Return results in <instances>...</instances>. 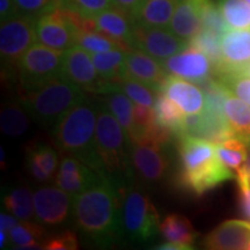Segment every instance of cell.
<instances>
[{"instance_id":"obj_1","label":"cell","mask_w":250,"mask_h":250,"mask_svg":"<svg viewBox=\"0 0 250 250\" xmlns=\"http://www.w3.org/2000/svg\"><path fill=\"white\" fill-rule=\"evenodd\" d=\"M72 212L80 232L95 245H115L124 234L122 188L109 177L74 196Z\"/></svg>"},{"instance_id":"obj_2","label":"cell","mask_w":250,"mask_h":250,"mask_svg":"<svg viewBox=\"0 0 250 250\" xmlns=\"http://www.w3.org/2000/svg\"><path fill=\"white\" fill-rule=\"evenodd\" d=\"M177 139L181 187L197 196H202L219 184L236 177L220 161L215 143L188 134H180Z\"/></svg>"},{"instance_id":"obj_3","label":"cell","mask_w":250,"mask_h":250,"mask_svg":"<svg viewBox=\"0 0 250 250\" xmlns=\"http://www.w3.org/2000/svg\"><path fill=\"white\" fill-rule=\"evenodd\" d=\"M98 112L99 109L87 99L62 115L51 129V133L61 151L76 156L102 175L95 139Z\"/></svg>"},{"instance_id":"obj_4","label":"cell","mask_w":250,"mask_h":250,"mask_svg":"<svg viewBox=\"0 0 250 250\" xmlns=\"http://www.w3.org/2000/svg\"><path fill=\"white\" fill-rule=\"evenodd\" d=\"M96 152L103 176L121 188L133 182L131 139L108 108H100L96 122Z\"/></svg>"},{"instance_id":"obj_5","label":"cell","mask_w":250,"mask_h":250,"mask_svg":"<svg viewBox=\"0 0 250 250\" xmlns=\"http://www.w3.org/2000/svg\"><path fill=\"white\" fill-rule=\"evenodd\" d=\"M85 100L86 90L64 76L52 78L29 89L20 90V102L29 116L50 129L62 115Z\"/></svg>"},{"instance_id":"obj_6","label":"cell","mask_w":250,"mask_h":250,"mask_svg":"<svg viewBox=\"0 0 250 250\" xmlns=\"http://www.w3.org/2000/svg\"><path fill=\"white\" fill-rule=\"evenodd\" d=\"M122 224L125 235L136 242L153 239L160 228V215L155 205L133 182L122 188Z\"/></svg>"},{"instance_id":"obj_7","label":"cell","mask_w":250,"mask_h":250,"mask_svg":"<svg viewBox=\"0 0 250 250\" xmlns=\"http://www.w3.org/2000/svg\"><path fill=\"white\" fill-rule=\"evenodd\" d=\"M64 56V50L35 43L18 65L20 90L29 89L52 78L62 76Z\"/></svg>"},{"instance_id":"obj_8","label":"cell","mask_w":250,"mask_h":250,"mask_svg":"<svg viewBox=\"0 0 250 250\" xmlns=\"http://www.w3.org/2000/svg\"><path fill=\"white\" fill-rule=\"evenodd\" d=\"M37 19L28 15L2 21L0 27V55L2 64L17 67L23 55L39 42L36 31Z\"/></svg>"},{"instance_id":"obj_9","label":"cell","mask_w":250,"mask_h":250,"mask_svg":"<svg viewBox=\"0 0 250 250\" xmlns=\"http://www.w3.org/2000/svg\"><path fill=\"white\" fill-rule=\"evenodd\" d=\"M165 144L151 137L131 142V161L134 174L147 184L160 183L169 169V159Z\"/></svg>"},{"instance_id":"obj_10","label":"cell","mask_w":250,"mask_h":250,"mask_svg":"<svg viewBox=\"0 0 250 250\" xmlns=\"http://www.w3.org/2000/svg\"><path fill=\"white\" fill-rule=\"evenodd\" d=\"M62 76L88 93L107 95L109 93L120 90L116 83L102 79L96 71L92 56L78 44L65 50Z\"/></svg>"},{"instance_id":"obj_11","label":"cell","mask_w":250,"mask_h":250,"mask_svg":"<svg viewBox=\"0 0 250 250\" xmlns=\"http://www.w3.org/2000/svg\"><path fill=\"white\" fill-rule=\"evenodd\" d=\"M37 40L57 50H67L77 44L78 27L73 12L57 8L37 19Z\"/></svg>"},{"instance_id":"obj_12","label":"cell","mask_w":250,"mask_h":250,"mask_svg":"<svg viewBox=\"0 0 250 250\" xmlns=\"http://www.w3.org/2000/svg\"><path fill=\"white\" fill-rule=\"evenodd\" d=\"M188 46L189 41L175 35L169 28L143 27L138 24L133 27V48L142 50L160 62L180 54Z\"/></svg>"},{"instance_id":"obj_13","label":"cell","mask_w":250,"mask_h":250,"mask_svg":"<svg viewBox=\"0 0 250 250\" xmlns=\"http://www.w3.org/2000/svg\"><path fill=\"white\" fill-rule=\"evenodd\" d=\"M35 219L44 227L61 226L73 208L70 193L57 187H42L34 192Z\"/></svg>"},{"instance_id":"obj_14","label":"cell","mask_w":250,"mask_h":250,"mask_svg":"<svg viewBox=\"0 0 250 250\" xmlns=\"http://www.w3.org/2000/svg\"><path fill=\"white\" fill-rule=\"evenodd\" d=\"M165 71L169 76L182 78L188 81L202 85L212 78L213 62L204 52L190 45L180 54H176L161 62Z\"/></svg>"},{"instance_id":"obj_15","label":"cell","mask_w":250,"mask_h":250,"mask_svg":"<svg viewBox=\"0 0 250 250\" xmlns=\"http://www.w3.org/2000/svg\"><path fill=\"white\" fill-rule=\"evenodd\" d=\"M102 175L95 171L92 167L83 162L76 156H65L59 165L56 175V186L76 196L78 193L89 189L102 179Z\"/></svg>"},{"instance_id":"obj_16","label":"cell","mask_w":250,"mask_h":250,"mask_svg":"<svg viewBox=\"0 0 250 250\" xmlns=\"http://www.w3.org/2000/svg\"><path fill=\"white\" fill-rule=\"evenodd\" d=\"M169 74L162 62L139 49H132L125 55V78H130L160 90Z\"/></svg>"},{"instance_id":"obj_17","label":"cell","mask_w":250,"mask_h":250,"mask_svg":"<svg viewBox=\"0 0 250 250\" xmlns=\"http://www.w3.org/2000/svg\"><path fill=\"white\" fill-rule=\"evenodd\" d=\"M250 242V221L232 219L215 227L204 239V246L213 250L247 249Z\"/></svg>"},{"instance_id":"obj_18","label":"cell","mask_w":250,"mask_h":250,"mask_svg":"<svg viewBox=\"0 0 250 250\" xmlns=\"http://www.w3.org/2000/svg\"><path fill=\"white\" fill-rule=\"evenodd\" d=\"M250 62V29H229L221 37L219 72L240 70Z\"/></svg>"},{"instance_id":"obj_19","label":"cell","mask_w":250,"mask_h":250,"mask_svg":"<svg viewBox=\"0 0 250 250\" xmlns=\"http://www.w3.org/2000/svg\"><path fill=\"white\" fill-rule=\"evenodd\" d=\"M160 90L176 102L186 115L204 111L206 105L204 90L191 81L175 76H168Z\"/></svg>"},{"instance_id":"obj_20","label":"cell","mask_w":250,"mask_h":250,"mask_svg":"<svg viewBox=\"0 0 250 250\" xmlns=\"http://www.w3.org/2000/svg\"><path fill=\"white\" fill-rule=\"evenodd\" d=\"M95 29L118 41L125 51L133 48V21L130 14L117 8L116 6L102 12L93 18Z\"/></svg>"},{"instance_id":"obj_21","label":"cell","mask_w":250,"mask_h":250,"mask_svg":"<svg viewBox=\"0 0 250 250\" xmlns=\"http://www.w3.org/2000/svg\"><path fill=\"white\" fill-rule=\"evenodd\" d=\"M208 1V0H181L168 28L175 35L190 42L203 28V13Z\"/></svg>"},{"instance_id":"obj_22","label":"cell","mask_w":250,"mask_h":250,"mask_svg":"<svg viewBox=\"0 0 250 250\" xmlns=\"http://www.w3.org/2000/svg\"><path fill=\"white\" fill-rule=\"evenodd\" d=\"M181 0H143L131 14L134 24L143 27L168 28Z\"/></svg>"},{"instance_id":"obj_23","label":"cell","mask_w":250,"mask_h":250,"mask_svg":"<svg viewBox=\"0 0 250 250\" xmlns=\"http://www.w3.org/2000/svg\"><path fill=\"white\" fill-rule=\"evenodd\" d=\"M27 167L37 182H48L58 166V153L46 144H34L27 151Z\"/></svg>"},{"instance_id":"obj_24","label":"cell","mask_w":250,"mask_h":250,"mask_svg":"<svg viewBox=\"0 0 250 250\" xmlns=\"http://www.w3.org/2000/svg\"><path fill=\"white\" fill-rule=\"evenodd\" d=\"M224 114L230 130L250 145V105L228 92L224 102Z\"/></svg>"},{"instance_id":"obj_25","label":"cell","mask_w":250,"mask_h":250,"mask_svg":"<svg viewBox=\"0 0 250 250\" xmlns=\"http://www.w3.org/2000/svg\"><path fill=\"white\" fill-rule=\"evenodd\" d=\"M159 232L167 241L181 243L191 249H193V245L198 237V233L196 232L189 219L177 213L167 215L165 220L161 221Z\"/></svg>"},{"instance_id":"obj_26","label":"cell","mask_w":250,"mask_h":250,"mask_svg":"<svg viewBox=\"0 0 250 250\" xmlns=\"http://www.w3.org/2000/svg\"><path fill=\"white\" fill-rule=\"evenodd\" d=\"M125 55L126 51L124 50H110L90 54L96 71L102 79L116 85H120L125 78Z\"/></svg>"},{"instance_id":"obj_27","label":"cell","mask_w":250,"mask_h":250,"mask_svg":"<svg viewBox=\"0 0 250 250\" xmlns=\"http://www.w3.org/2000/svg\"><path fill=\"white\" fill-rule=\"evenodd\" d=\"M107 108L112 112V115L117 118V121L129 134L131 142L138 139L139 133L136 123H134V102L122 90H116V92L107 94Z\"/></svg>"},{"instance_id":"obj_28","label":"cell","mask_w":250,"mask_h":250,"mask_svg":"<svg viewBox=\"0 0 250 250\" xmlns=\"http://www.w3.org/2000/svg\"><path fill=\"white\" fill-rule=\"evenodd\" d=\"M219 159L234 174L245 169L248 159V144L239 137H229L215 144Z\"/></svg>"},{"instance_id":"obj_29","label":"cell","mask_w":250,"mask_h":250,"mask_svg":"<svg viewBox=\"0 0 250 250\" xmlns=\"http://www.w3.org/2000/svg\"><path fill=\"white\" fill-rule=\"evenodd\" d=\"M154 109L156 123L171 131L174 136L180 134L182 130L183 120L186 117V114L180 105L168 98L164 92L159 90Z\"/></svg>"},{"instance_id":"obj_30","label":"cell","mask_w":250,"mask_h":250,"mask_svg":"<svg viewBox=\"0 0 250 250\" xmlns=\"http://www.w3.org/2000/svg\"><path fill=\"white\" fill-rule=\"evenodd\" d=\"M46 232L42 225L22 220L9 232V241L17 249H43Z\"/></svg>"},{"instance_id":"obj_31","label":"cell","mask_w":250,"mask_h":250,"mask_svg":"<svg viewBox=\"0 0 250 250\" xmlns=\"http://www.w3.org/2000/svg\"><path fill=\"white\" fill-rule=\"evenodd\" d=\"M28 111L22 103H6L0 112V127L8 137H20L29 126Z\"/></svg>"},{"instance_id":"obj_32","label":"cell","mask_w":250,"mask_h":250,"mask_svg":"<svg viewBox=\"0 0 250 250\" xmlns=\"http://www.w3.org/2000/svg\"><path fill=\"white\" fill-rule=\"evenodd\" d=\"M2 203L6 210L19 220H30L35 215L34 195H31L29 188L26 186L14 188L8 191L2 198Z\"/></svg>"},{"instance_id":"obj_33","label":"cell","mask_w":250,"mask_h":250,"mask_svg":"<svg viewBox=\"0 0 250 250\" xmlns=\"http://www.w3.org/2000/svg\"><path fill=\"white\" fill-rule=\"evenodd\" d=\"M217 4L229 29H250V5L246 0H218Z\"/></svg>"},{"instance_id":"obj_34","label":"cell","mask_w":250,"mask_h":250,"mask_svg":"<svg viewBox=\"0 0 250 250\" xmlns=\"http://www.w3.org/2000/svg\"><path fill=\"white\" fill-rule=\"evenodd\" d=\"M77 44L83 48L89 54L110 51V50H124V46L112 37L105 35L99 30H78Z\"/></svg>"},{"instance_id":"obj_35","label":"cell","mask_w":250,"mask_h":250,"mask_svg":"<svg viewBox=\"0 0 250 250\" xmlns=\"http://www.w3.org/2000/svg\"><path fill=\"white\" fill-rule=\"evenodd\" d=\"M221 35L214 31L202 28L195 37L190 40V45L195 46L208 56L213 62L214 70H218L221 65Z\"/></svg>"},{"instance_id":"obj_36","label":"cell","mask_w":250,"mask_h":250,"mask_svg":"<svg viewBox=\"0 0 250 250\" xmlns=\"http://www.w3.org/2000/svg\"><path fill=\"white\" fill-rule=\"evenodd\" d=\"M118 87H120V90L126 94L134 103L148 105V107L155 105L159 90L152 88L151 86L134 79H130V78H124Z\"/></svg>"},{"instance_id":"obj_37","label":"cell","mask_w":250,"mask_h":250,"mask_svg":"<svg viewBox=\"0 0 250 250\" xmlns=\"http://www.w3.org/2000/svg\"><path fill=\"white\" fill-rule=\"evenodd\" d=\"M217 79L234 95L250 105V77L240 70L219 72Z\"/></svg>"},{"instance_id":"obj_38","label":"cell","mask_w":250,"mask_h":250,"mask_svg":"<svg viewBox=\"0 0 250 250\" xmlns=\"http://www.w3.org/2000/svg\"><path fill=\"white\" fill-rule=\"evenodd\" d=\"M112 7H115L114 0H62L61 5V8L74 12L86 19L95 18Z\"/></svg>"},{"instance_id":"obj_39","label":"cell","mask_w":250,"mask_h":250,"mask_svg":"<svg viewBox=\"0 0 250 250\" xmlns=\"http://www.w3.org/2000/svg\"><path fill=\"white\" fill-rule=\"evenodd\" d=\"M18 13L39 19L43 14L61 8L62 0H14Z\"/></svg>"},{"instance_id":"obj_40","label":"cell","mask_w":250,"mask_h":250,"mask_svg":"<svg viewBox=\"0 0 250 250\" xmlns=\"http://www.w3.org/2000/svg\"><path fill=\"white\" fill-rule=\"evenodd\" d=\"M203 28L214 31L221 36L229 30L220 9L218 7V4H215L213 0H208L206 2L204 13H203Z\"/></svg>"},{"instance_id":"obj_41","label":"cell","mask_w":250,"mask_h":250,"mask_svg":"<svg viewBox=\"0 0 250 250\" xmlns=\"http://www.w3.org/2000/svg\"><path fill=\"white\" fill-rule=\"evenodd\" d=\"M133 117L134 123H136L137 129H138V139L140 137H143L144 134L147 133L156 124V115L154 107H148V105L134 103Z\"/></svg>"},{"instance_id":"obj_42","label":"cell","mask_w":250,"mask_h":250,"mask_svg":"<svg viewBox=\"0 0 250 250\" xmlns=\"http://www.w3.org/2000/svg\"><path fill=\"white\" fill-rule=\"evenodd\" d=\"M78 248H79V240L71 230L49 237L43 243V249L46 250H77Z\"/></svg>"},{"instance_id":"obj_43","label":"cell","mask_w":250,"mask_h":250,"mask_svg":"<svg viewBox=\"0 0 250 250\" xmlns=\"http://www.w3.org/2000/svg\"><path fill=\"white\" fill-rule=\"evenodd\" d=\"M235 179L240 189V210L243 218L250 221V179L246 169L237 173Z\"/></svg>"},{"instance_id":"obj_44","label":"cell","mask_w":250,"mask_h":250,"mask_svg":"<svg viewBox=\"0 0 250 250\" xmlns=\"http://www.w3.org/2000/svg\"><path fill=\"white\" fill-rule=\"evenodd\" d=\"M19 15L14 0H0V19L2 21L8 20Z\"/></svg>"},{"instance_id":"obj_45","label":"cell","mask_w":250,"mask_h":250,"mask_svg":"<svg viewBox=\"0 0 250 250\" xmlns=\"http://www.w3.org/2000/svg\"><path fill=\"white\" fill-rule=\"evenodd\" d=\"M142 2L143 0H114V4L117 8L122 9L125 13L130 15L139 7V5L142 4Z\"/></svg>"},{"instance_id":"obj_46","label":"cell","mask_w":250,"mask_h":250,"mask_svg":"<svg viewBox=\"0 0 250 250\" xmlns=\"http://www.w3.org/2000/svg\"><path fill=\"white\" fill-rule=\"evenodd\" d=\"M18 224H19L18 218L17 217L14 218L13 214L9 215V214L4 213V212L0 214V227H1V229L5 230L6 233H8V235H9V232H11V230L13 229Z\"/></svg>"},{"instance_id":"obj_47","label":"cell","mask_w":250,"mask_h":250,"mask_svg":"<svg viewBox=\"0 0 250 250\" xmlns=\"http://www.w3.org/2000/svg\"><path fill=\"white\" fill-rule=\"evenodd\" d=\"M155 249H161V250H189L191 249L190 247L181 245V243H175L167 241L166 243H162L159 247H155Z\"/></svg>"},{"instance_id":"obj_48","label":"cell","mask_w":250,"mask_h":250,"mask_svg":"<svg viewBox=\"0 0 250 250\" xmlns=\"http://www.w3.org/2000/svg\"><path fill=\"white\" fill-rule=\"evenodd\" d=\"M9 237L8 233H6L5 230L0 229V248H4L6 246V243H7V239Z\"/></svg>"},{"instance_id":"obj_49","label":"cell","mask_w":250,"mask_h":250,"mask_svg":"<svg viewBox=\"0 0 250 250\" xmlns=\"http://www.w3.org/2000/svg\"><path fill=\"white\" fill-rule=\"evenodd\" d=\"M240 71H242L243 73H246L247 76L250 77V62H249V64H247L246 66H243L242 68H240Z\"/></svg>"},{"instance_id":"obj_50","label":"cell","mask_w":250,"mask_h":250,"mask_svg":"<svg viewBox=\"0 0 250 250\" xmlns=\"http://www.w3.org/2000/svg\"><path fill=\"white\" fill-rule=\"evenodd\" d=\"M246 1H247V2H248V4L250 5V0H246Z\"/></svg>"}]
</instances>
